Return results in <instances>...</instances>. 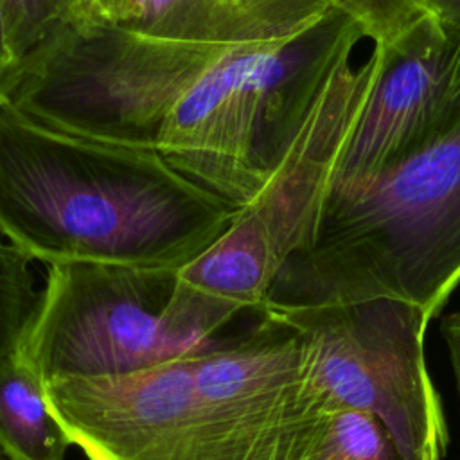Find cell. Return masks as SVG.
Instances as JSON below:
<instances>
[{
  "label": "cell",
  "instance_id": "obj_1",
  "mask_svg": "<svg viewBox=\"0 0 460 460\" xmlns=\"http://www.w3.org/2000/svg\"><path fill=\"white\" fill-rule=\"evenodd\" d=\"M239 210L158 151L70 135L0 108V235L31 261L180 270Z\"/></svg>",
  "mask_w": 460,
  "mask_h": 460
},
{
  "label": "cell",
  "instance_id": "obj_2",
  "mask_svg": "<svg viewBox=\"0 0 460 460\" xmlns=\"http://www.w3.org/2000/svg\"><path fill=\"white\" fill-rule=\"evenodd\" d=\"M460 284V84L438 126L376 176L327 189L266 304L394 296L431 322Z\"/></svg>",
  "mask_w": 460,
  "mask_h": 460
},
{
  "label": "cell",
  "instance_id": "obj_3",
  "mask_svg": "<svg viewBox=\"0 0 460 460\" xmlns=\"http://www.w3.org/2000/svg\"><path fill=\"white\" fill-rule=\"evenodd\" d=\"M361 38L336 4L288 40L230 49L174 104L156 151L214 194L250 205Z\"/></svg>",
  "mask_w": 460,
  "mask_h": 460
},
{
  "label": "cell",
  "instance_id": "obj_4",
  "mask_svg": "<svg viewBox=\"0 0 460 460\" xmlns=\"http://www.w3.org/2000/svg\"><path fill=\"white\" fill-rule=\"evenodd\" d=\"M230 49L147 36L81 13L20 61L2 108L70 135L156 151L174 104Z\"/></svg>",
  "mask_w": 460,
  "mask_h": 460
},
{
  "label": "cell",
  "instance_id": "obj_5",
  "mask_svg": "<svg viewBox=\"0 0 460 460\" xmlns=\"http://www.w3.org/2000/svg\"><path fill=\"white\" fill-rule=\"evenodd\" d=\"M266 309L296 329L304 417L356 410L377 417L404 460H442L449 431L424 361L428 318L411 302L363 296Z\"/></svg>",
  "mask_w": 460,
  "mask_h": 460
},
{
  "label": "cell",
  "instance_id": "obj_6",
  "mask_svg": "<svg viewBox=\"0 0 460 460\" xmlns=\"http://www.w3.org/2000/svg\"><path fill=\"white\" fill-rule=\"evenodd\" d=\"M176 280L178 270L49 266L20 350L43 385L126 376L199 352L210 343L196 341L167 314Z\"/></svg>",
  "mask_w": 460,
  "mask_h": 460
},
{
  "label": "cell",
  "instance_id": "obj_7",
  "mask_svg": "<svg viewBox=\"0 0 460 460\" xmlns=\"http://www.w3.org/2000/svg\"><path fill=\"white\" fill-rule=\"evenodd\" d=\"M331 74L296 140L259 196L196 259L199 282L239 307H261L298 248L374 77V58Z\"/></svg>",
  "mask_w": 460,
  "mask_h": 460
},
{
  "label": "cell",
  "instance_id": "obj_8",
  "mask_svg": "<svg viewBox=\"0 0 460 460\" xmlns=\"http://www.w3.org/2000/svg\"><path fill=\"white\" fill-rule=\"evenodd\" d=\"M253 327L194 358V460H291L311 417L300 411L295 327L259 309Z\"/></svg>",
  "mask_w": 460,
  "mask_h": 460
},
{
  "label": "cell",
  "instance_id": "obj_9",
  "mask_svg": "<svg viewBox=\"0 0 460 460\" xmlns=\"http://www.w3.org/2000/svg\"><path fill=\"white\" fill-rule=\"evenodd\" d=\"M370 56L372 84L327 189L365 181L408 155L444 119L460 84V31L429 13L374 43Z\"/></svg>",
  "mask_w": 460,
  "mask_h": 460
},
{
  "label": "cell",
  "instance_id": "obj_10",
  "mask_svg": "<svg viewBox=\"0 0 460 460\" xmlns=\"http://www.w3.org/2000/svg\"><path fill=\"white\" fill-rule=\"evenodd\" d=\"M194 358L126 376L54 381L45 395L88 460H194Z\"/></svg>",
  "mask_w": 460,
  "mask_h": 460
},
{
  "label": "cell",
  "instance_id": "obj_11",
  "mask_svg": "<svg viewBox=\"0 0 460 460\" xmlns=\"http://www.w3.org/2000/svg\"><path fill=\"white\" fill-rule=\"evenodd\" d=\"M336 4V0H124L110 22L174 41L244 47L288 40Z\"/></svg>",
  "mask_w": 460,
  "mask_h": 460
},
{
  "label": "cell",
  "instance_id": "obj_12",
  "mask_svg": "<svg viewBox=\"0 0 460 460\" xmlns=\"http://www.w3.org/2000/svg\"><path fill=\"white\" fill-rule=\"evenodd\" d=\"M70 440L22 350L0 363V451L9 460H65Z\"/></svg>",
  "mask_w": 460,
  "mask_h": 460
},
{
  "label": "cell",
  "instance_id": "obj_13",
  "mask_svg": "<svg viewBox=\"0 0 460 460\" xmlns=\"http://www.w3.org/2000/svg\"><path fill=\"white\" fill-rule=\"evenodd\" d=\"M291 460H404L374 415L338 410L307 420Z\"/></svg>",
  "mask_w": 460,
  "mask_h": 460
},
{
  "label": "cell",
  "instance_id": "obj_14",
  "mask_svg": "<svg viewBox=\"0 0 460 460\" xmlns=\"http://www.w3.org/2000/svg\"><path fill=\"white\" fill-rule=\"evenodd\" d=\"M31 262L0 239V363L20 350L40 307L41 291L36 289Z\"/></svg>",
  "mask_w": 460,
  "mask_h": 460
},
{
  "label": "cell",
  "instance_id": "obj_15",
  "mask_svg": "<svg viewBox=\"0 0 460 460\" xmlns=\"http://www.w3.org/2000/svg\"><path fill=\"white\" fill-rule=\"evenodd\" d=\"M86 0H0L13 49L22 61L61 23L84 13Z\"/></svg>",
  "mask_w": 460,
  "mask_h": 460
},
{
  "label": "cell",
  "instance_id": "obj_16",
  "mask_svg": "<svg viewBox=\"0 0 460 460\" xmlns=\"http://www.w3.org/2000/svg\"><path fill=\"white\" fill-rule=\"evenodd\" d=\"M374 43L390 41L428 11L420 0H336Z\"/></svg>",
  "mask_w": 460,
  "mask_h": 460
},
{
  "label": "cell",
  "instance_id": "obj_17",
  "mask_svg": "<svg viewBox=\"0 0 460 460\" xmlns=\"http://www.w3.org/2000/svg\"><path fill=\"white\" fill-rule=\"evenodd\" d=\"M18 65H20V59H18L14 49H13L9 27H7L5 16L0 9V108L4 106L2 90H4L7 79L13 75V72L16 70Z\"/></svg>",
  "mask_w": 460,
  "mask_h": 460
},
{
  "label": "cell",
  "instance_id": "obj_18",
  "mask_svg": "<svg viewBox=\"0 0 460 460\" xmlns=\"http://www.w3.org/2000/svg\"><path fill=\"white\" fill-rule=\"evenodd\" d=\"M440 331H442V336L449 349L451 365L455 370L456 386H458V394H460V309L444 316Z\"/></svg>",
  "mask_w": 460,
  "mask_h": 460
},
{
  "label": "cell",
  "instance_id": "obj_19",
  "mask_svg": "<svg viewBox=\"0 0 460 460\" xmlns=\"http://www.w3.org/2000/svg\"><path fill=\"white\" fill-rule=\"evenodd\" d=\"M124 0H86L84 14H92L102 20H113Z\"/></svg>",
  "mask_w": 460,
  "mask_h": 460
}]
</instances>
